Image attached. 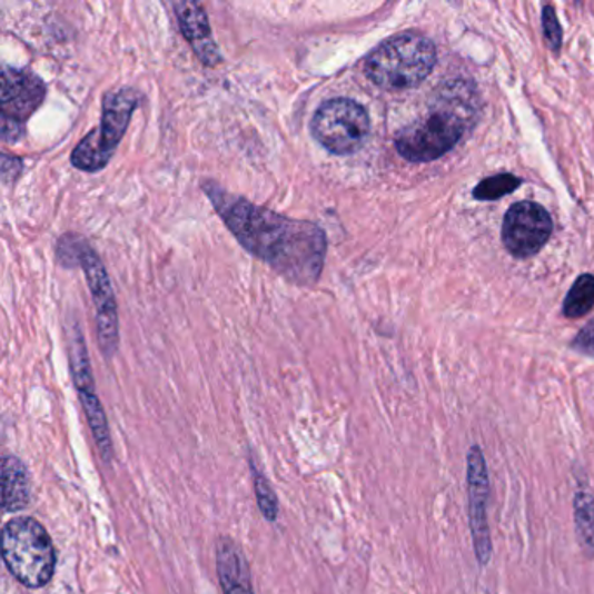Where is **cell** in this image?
I'll list each match as a JSON object with an SVG mask.
<instances>
[{
    "label": "cell",
    "mask_w": 594,
    "mask_h": 594,
    "mask_svg": "<svg viewBox=\"0 0 594 594\" xmlns=\"http://www.w3.org/2000/svg\"><path fill=\"white\" fill-rule=\"evenodd\" d=\"M572 347H574L577 353L594 358V321L590 323L586 328L578 331L577 337L572 341Z\"/></svg>",
    "instance_id": "obj_20"
},
{
    "label": "cell",
    "mask_w": 594,
    "mask_h": 594,
    "mask_svg": "<svg viewBox=\"0 0 594 594\" xmlns=\"http://www.w3.org/2000/svg\"><path fill=\"white\" fill-rule=\"evenodd\" d=\"M58 249L72 251V261H77L85 270L91 289L92 304L97 310L98 344L105 358H112L119 347V316L109 274L105 270L100 257L95 254V249L82 239H76V236H65Z\"/></svg>",
    "instance_id": "obj_6"
},
{
    "label": "cell",
    "mask_w": 594,
    "mask_h": 594,
    "mask_svg": "<svg viewBox=\"0 0 594 594\" xmlns=\"http://www.w3.org/2000/svg\"><path fill=\"white\" fill-rule=\"evenodd\" d=\"M69 338L70 368H72L73 384H76L77 393H79V398H81L82 406H85L89 427H91L92 436L97 439L101 457H103L105 462H109L110 455H112V439H110L109 424H107V417H105L103 406H101L97 389H95L88 349H86L81 328L77 325L73 326Z\"/></svg>",
    "instance_id": "obj_10"
},
{
    "label": "cell",
    "mask_w": 594,
    "mask_h": 594,
    "mask_svg": "<svg viewBox=\"0 0 594 594\" xmlns=\"http://www.w3.org/2000/svg\"><path fill=\"white\" fill-rule=\"evenodd\" d=\"M551 232V215L535 202H516L504 217L503 242L513 257H534L550 241Z\"/></svg>",
    "instance_id": "obj_11"
},
{
    "label": "cell",
    "mask_w": 594,
    "mask_h": 594,
    "mask_svg": "<svg viewBox=\"0 0 594 594\" xmlns=\"http://www.w3.org/2000/svg\"><path fill=\"white\" fill-rule=\"evenodd\" d=\"M227 229L254 257L298 286L318 281L325 266L326 236L313 221L291 220L232 196L218 185H202Z\"/></svg>",
    "instance_id": "obj_1"
},
{
    "label": "cell",
    "mask_w": 594,
    "mask_h": 594,
    "mask_svg": "<svg viewBox=\"0 0 594 594\" xmlns=\"http://www.w3.org/2000/svg\"><path fill=\"white\" fill-rule=\"evenodd\" d=\"M21 168H23V165H21L20 159L4 154L2 156V180H4V184L8 185L17 180L18 175L21 174Z\"/></svg>",
    "instance_id": "obj_21"
},
{
    "label": "cell",
    "mask_w": 594,
    "mask_h": 594,
    "mask_svg": "<svg viewBox=\"0 0 594 594\" xmlns=\"http://www.w3.org/2000/svg\"><path fill=\"white\" fill-rule=\"evenodd\" d=\"M140 100V92L133 88L107 92V97L103 98L100 126L89 131L81 143L73 149L72 165L77 169L86 174H97L109 165Z\"/></svg>",
    "instance_id": "obj_5"
},
{
    "label": "cell",
    "mask_w": 594,
    "mask_h": 594,
    "mask_svg": "<svg viewBox=\"0 0 594 594\" xmlns=\"http://www.w3.org/2000/svg\"><path fill=\"white\" fill-rule=\"evenodd\" d=\"M543 24H544V36H546L547 44L554 51H558L560 46H562L563 32L562 27H560L558 18H556V12L551 6H546L543 12Z\"/></svg>",
    "instance_id": "obj_19"
},
{
    "label": "cell",
    "mask_w": 594,
    "mask_h": 594,
    "mask_svg": "<svg viewBox=\"0 0 594 594\" xmlns=\"http://www.w3.org/2000/svg\"><path fill=\"white\" fill-rule=\"evenodd\" d=\"M436 65V48L426 36L398 33L369 52L365 73L378 88L399 91L417 88Z\"/></svg>",
    "instance_id": "obj_3"
},
{
    "label": "cell",
    "mask_w": 594,
    "mask_h": 594,
    "mask_svg": "<svg viewBox=\"0 0 594 594\" xmlns=\"http://www.w3.org/2000/svg\"><path fill=\"white\" fill-rule=\"evenodd\" d=\"M467 516L473 535L474 556L479 566L491 563L494 554L491 525H488V498L491 476L482 446L473 445L466 455Z\"/></svg>",
    "instance_id": "obj_9"
},
{
    "label": "cell",
    "mask_w": 594,
    "mask_h": 594,
    "mask_svg": "<svg viewBox=\"0 0 594 594\" xmlns=\"http://www.w3.org/2000/svg\"><path fill=\"white\" fill-rule=\"evenodd\" d=\"M30 504V476L23 462L14 455L2 461V507L6 513H20Z\"/></svg>",
    "instance_id": "obj_14"
},
{
    "label": "cell",
    "mask_w": 594,
    "mask_h": 594,
    "mask_svg": "<svg viewBox=\"0 0 594 594\" xmlns=\"http://www.w3.org/2000/svg\"><path fill=\"white\" fill-rule=\"evenodd\" d=\"M175 11H177L181 33L196 52V57L206 67H217L221 61L220 49L215 44L205 9L194 2H177Z\"/></svg>",
    "instance_id": "obj_12"
},
{
    "label": "cell",
    "mask_w": 594,
    "mask_h": 594,
    "mask_svg": "<svg viewBox=\"0 0 594 594\" xmlns=\"http://www.w3.org/2000/svg\"><path fill=\"white\" fill-rule=\"evenodd\" d=\"M46 97V85L32 70L6 67L2 72V140L14 143L24 133V122L41 107Z\"/></svg>",
    "instance_id": "obj_8"
},
{
    "label": "cell",
    "mask_w": 594,
    "mask_h": 594,
    "mask_svg": "<svg viewBox=\"0 0 594 594\" xmlns=\"http://www.w3.org/2000/svg\"><path fill=\"white\" fill-rule=\"evenodd\" d=\"M217 571L224 593L254 594L245 560L227 538H220L218 543Z\"/></svg>",
    "instance_id": "obj_13"
},
{
    "label": "cell",
    "mask_w": 594,
    "mask_h": 594,
    "mask_svg": "<svg viewBox=\"0 0 594 594\" xmlns=\"http://www.w3.org/2000/svg\"><path fill=\"white\" fill-rule=\"evenodd\" d=\"M255 476V494H257L258 506H260L261 514L266 516L269 522L277 518V498L267 482L260 473L254 467Z\"/></svg>",
    "instance_id": "obj_18"
},
{
    "label": "cell",
    "mask_w": 594,
    "mask_h": 594,
    "mask_svg": "<svg viewBox=\"0 0 594 594\" xmlns=\"http://www.w3.org/2000/svg\"><path fill=\"white\" fill-rule=\"evenodd\" d=\"M594 307V276L584 274L577 277L571 291L563 301V314L566 318H583Z\"/></svg>",
    "instance_id": "obj_16"
},
{
    "label": "cell",
    "mask_w": 594,
    "mask_h": 594,
    "mask_svg": "<svg viewBox=\"0 0 594 594\" xmlns=\"http://www.w3.org/2000/svg\"><path fill=\"white\" fill-rule=\"evenodd\" d=\"M478 95L467 82L443 86L426 116L396 135V149L410 162H430L451 152L478 117Z\"/></svg>",
    "instance_id": "obj_2"
},
{
    "label": "cell",
    "mask_w": 594,
    "mask_h": 594,
    "mask_svg": "<svg viewBox=\"0 0 594 594\" xmlns=\"http://www.w3.org/2000/svg\"><path fill=\"white\" fill-rule=\"evenodd\" d=\"M522 185V180L514 175L503 174L497 177L485 178L474 189V199L478 201H495L503 199L507 194L514 192Z\"/></svg>",
    "instance_id": "obj_17"
},
{
    "label": "cell",
    "mask_w": 594,
    "mask_h": 594,
    "mask_svg": "<svg viewBox=\"0 0 594 594\" xmlns=\"http://www.w3.org/2000/svg\"><path fill=\"white\" fill-rule=\"evenodd\" d=\"M313 135L328 152L350 156L362 149L369 135V117L365 107L350 98L325 101L314 113Z\"/></svg>",
    "instance_id": "obj_7"
},
{
    "label": "cell",
    "mask_w": 594,
    "mask_h": 594,
    "mask_svg": "<svg viewBox=\"0 0 594 594\" xmlns=\"http://www.w3.org/2000/svg\"><path fill=\"white\" fill-rule=\"evenodd\" d=\"M574 523L581 551L587 560H594V495L587 488L575 492Z\"/></svg>",
    "instance_id": "obj_15"
},
{
    "label": "cell",
    "mask_w": 594,
    "mask_h": 594,
    "mask_svg": "<svg viewBox=\"0 0 594 594\" xmlns=\"http://www.w3.org/2000/svg\"><path fill=\"white\" fill-rule=\"evenodd\" d=\"M2 558L12 577L30 590L46 586L57 568V551L48 531L29 516L6 523Z\"/></svg>",
    "instance_id": "obj_4"
}]
</instances>
